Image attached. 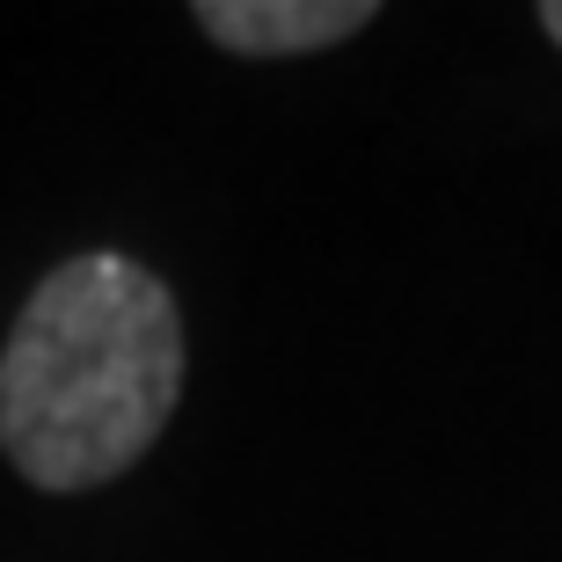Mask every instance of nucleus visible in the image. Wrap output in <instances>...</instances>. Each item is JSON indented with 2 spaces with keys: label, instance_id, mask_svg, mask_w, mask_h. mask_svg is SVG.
<instances>
[{
  "label": "nucleus",
  "instance_id": "obj_1",
  "mask_svg": "<svg viewBox=\"0 0 562 562\" xmlns=\"http://www.w3.org/2000/svg\"><path fill=\"white\" fill-rule=\"evenodd\" d=\"M183 307L132 256L88 249L22 300L0 344V453L30 490H103L183 402Z\"/></svg>",
  "mask_w": 562,
  "mask_h": 562
},
{
  "label": "nucleus",
  "instance_id": "obj_2",
  "mask_svg": "<svg viewBox=\"0 0 562 562\" xmlns=\"http://www.w3.org/2000/svg\"><path fill=\"white\" fill-rule=\"evenodd\" d=\"M220 52L234 59H307L373 30V0H198L190 8Z\"/></svg>",
  "mask_w": 562,
  "mask_h": 562
},
{
  "label": "nucleus",
  "instance_id": "obj_3",
  "mask_svg": "<svg viewBox=\"0 0 562 562\" xmlns=\"http://www.w3.org/2000/svg\"><path fill=\"white\" fill-rule=\"evenodd\" d=\"M541 30H548V44L562 52V0H541Z\"/></svg>",
  "mask_w": 562,
  "mask_h": 562
}]
</instances>
